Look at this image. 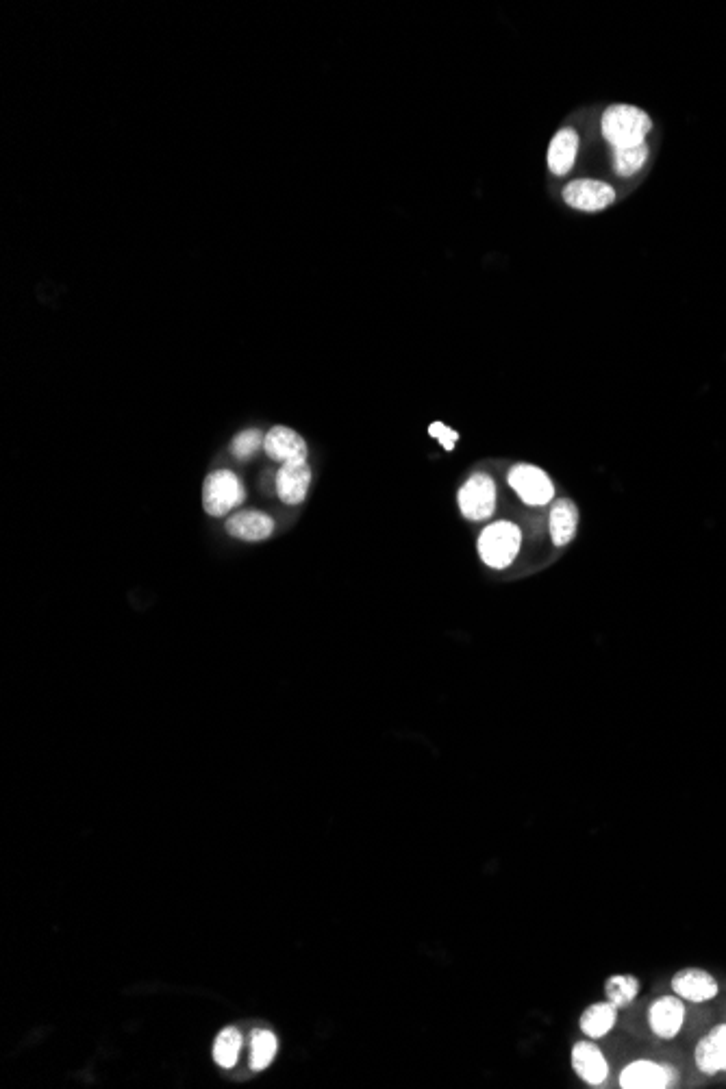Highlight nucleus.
Masks as SVG:
<instances>
[{
    "instance_id": "f257e3e1",
    "label": "nucleus",
    "mask_w": 726,
    "mask_h": 1089,
    "mask_svg": "<svg viewBox=\"0 0 726 1089\" xmlns=\"http://www.w3.org/2000/svg\"><path fill=\"white\" fill-rule=\"evenodd\" d=\"M600 131L611 148L640 146L653 131V120L635 105H609L600 118Z\"/></svg>"
},
{
    "instance_id": "f03ea898",
    "label": "nucleus",
    "mask_w": 726,
    "mask_h": 1089,
    "mask_svg": "<svg viewBox=\"0 0 726 1089\" xmlns=\"http://www.w3.org/2000/svg\"><path fill=\"white\" fill-rule=\"evenodd\" d=\"M522 546V533L511 522H496L487 527L479 537V555L490 568H507L518 557Z\"/></svg>"
},
{
    "instance_id": "7ed1b4c3",
    "label": "nucleus",
    "mask_w": 726,
    "mask_h": 1089,
    "mask_svg": "<svg viewBox=\"0 0 726 1089\" xmlns=\"http://www.w3.org/2000/svg\"><path fill=\"white\" fill-rule=\"evenodd\" d=\"M246 498L242 479L231 470L211 472L203 483V509L211 518H222L237 509Z\"/></svg>"
},
{
    "instance_id": "20e7f679",
    "label": "nucleus",
    "mask_w": 726,
    "mask_h": 1089,
    "mask_svg": "<svg viewBox=\"0 0 726 1089\" xmlns=\"http://www.w3.org/2000/svg\"><path fill=\"white\" fill-rule=\"evenodd\" d=\"M563 203L585 214H598L616 203V190L605 181L598 179H574L563 185L561 190Z\"/></svg>"
},
{
    "instance_id": "39448f33",
    "label": "nucleus",
    "mask_w": 726,
    "mask_h": 1089,
    "mask_svg": "<svg viewBox=\"0 0 726 1089\" xmlns=\"http://www.w3.org/2000/svg\"><path fill=\"white\" fill-rule=\"evenodd\" d=\"M509 485L520 496L522 503L531 507L548 505L555 496V487L548 474L542 468L531 466V463H518V466H513L509 470Z\"/></svg>"
},
{
    "instance_id": "423d86ee",
    "label": "nucleus",
    "mask_w": 726,
    "mask_h": 1089,
    "mask_svg": "<svg viewBox=\"0 0 726 1089\" xmlns=\"http://www.w3.org/2000/svg\"><path fill=\"white\" fill-rule=\"evenodd\" d=\"M496 483L490 474H474L459 490V509L472 522H483L494 513Z\"/></svg>"
},
{
    "instance_id": "0eeeda50",
    "label": "nucleus",
    "mask_w": 726,
    "mask_h": 1089,
    "mask_svg": "<svg viewBox=\"0 0 726 1089\" xmlns=\"http://www.w3.org/2000/svg\"><path fill=\"white\" fill-rule=\"evenodd\" d=\"M677 1070L666 1063H659L653 1059H637L631 1061L627 1068L620 1072V1087L622 1089H666L677 1083Z\"/></svg>"
},
{
    "instance_id": "6e6552de",
    "label": "nucleus",
    "mask_w": 726,
    "mask_h": 1089,
    "mask_svg": "<svg viewBox=\"0 0 726 1089\" xmlns=\"http://www.w3.org/2000/svg\"><path fill=\"white\" fill-rule=\"evenodd\" d=\"M672 992L687 1003H709L718 996L720 985L716 976L703 968H683L672 976Z\"/></svg>"
},
{
    "instance_id": "1a4fd4ad",
    "label": "nucleus",
    "mask_w": 726,
    "mask_h": 1089,
    "mask_svg": "<svg viewBox=\"0 0 726 1089\" xmlns=\"http://www.w3.org/2000/svg\"><path fill=\"white\" fill-rule=\"evenodd\" d=\"M683 1022H685V1005H683V998L677 994L657 998L648 1009L650 1031H653L659 1040H674V1037L681 1033Z\"/></svg>"
},
{
    "instance_id": "9d476101",
    "label": "nucleus",
    "mask_w": 726,
    "mask_h": 1089,
    "mask_svg": "<svg viewBox=\"0 0 726 1089\" xmlns=\"http://www.w3.org/2000/svg\"><path fill=\"white\" fill-rule=\"evenodd\" d=\"M694 1059L698 1070L707 1076L726 1072V1024L713 1026L696 1044Z\"/></svg>"
},
{
    "instance_id": "9b49d317",
    "label": "nucleus",
    "mask_w": 726,
    "mask_h": 1089,
    "mask_svg": "<svg viewBox=\"0 0 726 1089\" xmlns=\"http://www.w3.org/2000/svg\"><path fill=\"white\" fill-rule=\"evenodd\" d=\"M311 485V468L307 461H287L277 472V494L285 505H300L307 498Z\"/></svg>"
},
{
    "instance_id": "f8f14e48",
    "label": "nucleus",
    "mask_w": 726,
    "mask_h": 1089,
    "mask_svg": "<svg viewBox=\"0 0 726 1089\" xmlns=\"http://www.w3.org/2000/svg\"><path fill=\"white\" fill-rule=\"evenodd\" d=\"M224 529L235 540L242 542H264L274 533V520L266 516L264 511L246 509L235 511L233 516L224 524Z\"/></svg>"
},
{
    "instance_id": "ddd939ff",
    "label": "nucleus",
    "mask_w": 726,
    "mask_h": 1089,
    "mask_svg": "<svg viewBox=\"0 0 726 1089\" xmlns=\"http://www.w3.org/2000/svg\"><path fill=\"white\" fill-rule=\"evenodd\" d=\"M572 1068L587 1085H603L609 1076V1063L596 1044L577 1042L572 1046Z\"/></svg>"
},
{
    "instance_id": "4468645a",
    "label": "nucleus",
    "mask_w": 726,
    "mask_h": 1089,
    "mask_svg": "<svg viewBox=\"0 0 726 1089\" xmlns=\"http://www.w3.org/2000/svg\"><path fill=\"white\" fill-rule=\"evenodd\" d=\"M579 133L574 131L572 127H563L555 133L553 140H550L548 144V170L555 174V177H566V174H570V170L574 168V161H577V155H579Z\"/></svg>"
},
{
    "instance_id": "2eb2a0df",
    "label": "nucleus",
    "mask_w": 726,
    "mask_h": 1089,
    "mask_svg": "<svg viewBox=\"0 0 726 1089\" xmlns=\"http://www.w3.org/2000/svg\"><path fill=\"white\" fill-rule=\"evenodd\" d=\"M264 450L274 461H307V444L296 431L287 427H272L266 433Z\"/></svg>"
},
{
    "instance_id": "dca6fc26",
    "label": "nucleus",
    "mask_w": 726,
    "mask_h": 1089,
    "mask_svg": "<svg viewBox=\"0 0 726 1089\" xmlns=\"http://www.w3.org/2000/svg\"><path fill=\"white\" fill-rule=\"evenodd\" d=\"M579 527V509L570 498H559L550 509V537L555 546H566L574 540Z\"/></svg>"
},
{
    "instance_id": "f3484780",
    "label": "nucleus",
    "mask_w": 726,
    "mask_h": 1089,
    "mask_svg": "<svg viewBox=\"0 0 726 1089\" xmlns=\"http://www.w3.org/2000/svg\"><path fill=\"white\" fill-rule=\"evenodd\" d=\"M618 1022V1007L609 1003V1000H600V1003H594L587 1007L583 1013H581V1031L592 1037V1040H600V1037H605L613 1026H616Z\"/></svg>"
},
{
    "instance_id": "a211bd4d",
    "label": "nucleus",
    "mask_w": 726,
    "mask_h": 1089,
    "mask_svg": "<svg viewBox=\"0 0 726 1089\" xmlns=\"http://www.w3.org/2000/svg\"><path fill=\"white\" fill-rule=\"evenodd\" d=\"M648 155H650V150H648L646 144L627 146V148H611L613 172H616L618 177H622V179L635 177V174L644 168V164L648 161Z\"/></svg>"
},
{
    "instance_id": "6ab92c4d",
    "label": "nucleus",
    "mask_w": 726,
    "mask_h": 1089,
    "mask_svg": "<svg viewBox=\"0 0 726 1089\" xmlns=\"http://www.w3.org/2000/svg\"><path fill=\"white\" fill-rule=\"evenodd\" d=\"M642 990V983L633 974H611L605 981V994L609 1003L618 1009L629 1007Z\"/></svg>"
},
{
    "instance_id": "aec40b11",
    "label": "nucleus",
    "mask_w": 726,
    "mask_h": 1089,
    "mask_svg": "<svg viewBox=\"0 0 726 1089\" xmlns=\"http://www.w3.org/2000/svg\"><path fill=\"white\" fill-rule=\"evenodd\" d=\"M240 1050H242V1033L233 1029V1026H229V1029H224L216 1037L214 1061L220 1068H233L237 1063V1057H240Z\"/></svg>"
},
{
    "instance_id": "412c9836",
    "label": "nucleus",
    "mask_w": 726,
    "mask_h": 1089,
    "mask_svg": "<svg viewBox=\"0 0 726 1089\" xmlns=\"http://www.w3.org/2000/svg\"><path fill=\"white\" fill-rule=\"evenodd\" d=\"M279 1040L272 1031H257L253 1035V1046H250V1066L253 1070H266L272 1059L277 1057Z\"/></svg>"
},
{
    "instance_id": "4be33fe9",
    "label": "nucleus",
    "mask_w": 726,
    "mask_h": 1089,
    "mask_svg": "<svg viewBox=\"0 0 726 1089\" xmlns=\"http://www.w3.org/2000/svg\"><path fill=\"white\" fill-rule=\"evenodd\" d=\"M264 440H266V435L261 433L259 429L242 431V433L237 435L235 440H233V444H231V453H233L237 459H248V457H253L261 446H264Z\"/></svg>"
},
{
    "instance_id": "5701e85b",
    "label": "nucleus",
    "mask_w": 726,
    "mask_h": 1089,
    "mask_svg": "<svg viewBox=\"0 0 726 1089\" xmlns=\"http://www.w3.org/2000/svg\"><path fill=\"white\" fill-rule=\"evenodd\" d=\"M429 433H431V437H435V440H440V444L444 446V450H448V453H450V450H455V444L459 440V433L453 431V429H448V424L433 422L429 427Z\"/></svg>"
}]
</instances>
